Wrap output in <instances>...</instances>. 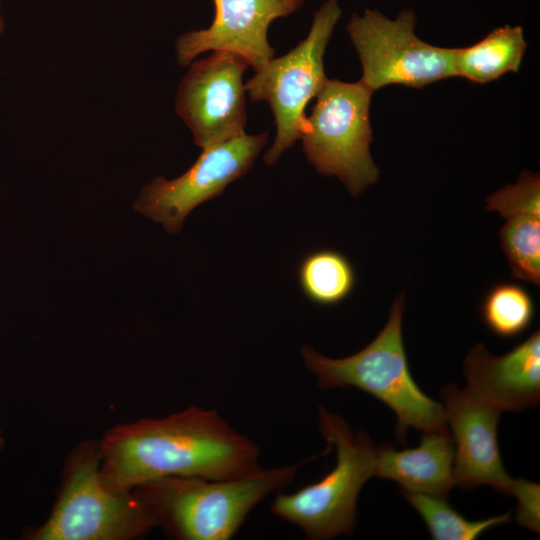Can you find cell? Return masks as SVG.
Wrapping results in <instances>:
<instances>
[{"mask_svg":"<svg viewBox=\"0 0 540 540\" xmlns=\"http://www.w3.org/2000/svg\"><path fill=\"white\" fill-rule=\"evenodd\" d=\"M99 443H85L70 456L51 516L29 535L35 540H125L140 536L158 522L132 490L116 493L100 479Z\"/></svg>","mask_w":540,"mask_h":540,"instance_id":"5","label":"cell"},{"mask_svg":"<svg viewBox=\"0 0 540 540\" xmlns=\"http://www.w3.org/2000/svg\"><path fill=\"white\" fill-rule=\"evenodd\" d=\"M249 66L241 55L223 50L191 64L179 85L175 110L197 146L205 149L245 133L242 79Z\"/></svg>","mask_w":540,"mask_h":540,"instance_id":"10","label":"cell"},{"mask_svg":"<svg viewBox=\"0 0 540 540\" xmlns=\"http://www.w3.org/2000/svg\"><path fill=\"white\" fill-rule=\"evenodd\" d=\"M340 16L337 0H327L314 14L307 37L287 54L269 60L244 84L250 100L266 102L274 115L276 136L264 155L269 166L300 139L305 129V107L328 80L323 57Z\"/></svg>","mask_w":540,"mask_h":540,"instance_id":"7","label":"cell"},{"mask_svg":"<svg viewBox=\"0 0 540 540\" xmlns=\"http://www.w3.org/2000/svg\"><path fill=\"white\" fill-rule=\"evenodd\" d=\"M402 494L421 515L435 540H474L492 527L510 520V513L470 521L454 510L446 499L422 493Z\"/></svg>","mask_w":540,"mask_h":540,"instance_id":"18","label":"cell"},{"mask_svg":"<svg viewBox=\"0 0 540 540\" xmlns=\"http://www.w3.org/2000/svg\"><path fill=\"white\" fill-rule=\"evenodd\" d=\"M454 442L447 432H427L418 447H377L374 476L397 482L403 491L447 499L454 486Z\"/></svg>","mask_w":540,"mask_h":540,"instance_id":"15","label":"cell"},{"mask_svg":"<svg viewBox=\"0 0 540 540\" xmlns=\"http://www.w3.org/2000/svg\"><path fill=\"white\" fill-rule=\"evenodd\" d=\"M298 465L258 471L235 479L170 476L133 491L151 509L158 527L181 540H228L250 511L288 485Z\"/></svg>","mask_w":540,"mask_h":540,"instance_id":"3","label":"cell"},{"mask_svg":"<svg viewBox=\"0 0 540 540\" xmlns=\"http://www.w3.org/2000/svg\"><path fill=\"white\" fill-rule=\"evenodd\" d=\"M535 314L530 293L514 283L494 285L481 304V318L498 337L511 338L524 332Z\"/></svg>","mask_w":540,"mask_h":540,"instance_id":"19","label":"cell"},{"mask_svg":"<svg viewBox=\"0 0 540 540\" xmlns=\"http://www.w3.org/2000/svg\"><path fill=\"white\" fill-rule=\"evenodd\" d=\"M297 276L304 296L322 306L345 300L356 282L355 270L348 258L331 249L307 254L298 266Z\"/></svg>","mask_w":540,"mask_h":540,"instance_id":"17","label":"cell"},{"mask_svg":"<svg viewBox=\"0 0 540 540\" xmlns=\"http://www.w3.org/2000/svg\"><path fill=\"white\" fill-rule=\"evenodd\" d=\"M466 390L477 400L503 411L534 408L540 400V331L502 356H493L482 343L463 363Z\"/></svg>","mask_w":540,"mask_h":540,"instance_id":"13","label":"cell"},{"mask_svg":"<svg viewBox=\"0 0 540 540\" xmlns=\"http://www.w3.org/2000/svg\"><path fill=\"white\" fill-rule=\"evenodd\" d=\"M486 210L497 211L506 222L500 244L514 279L540 285V178L524 171L513 185H505L486 199Z\"/></svg>","mask_w":540,"mask_h":540,"instance_id":"14","label":"cell"},{"mask_svg":"<svg viewBox=\"0 0 540 540\" xmlns=\"http://www.w3.org/2000/svg\"><path fill=\"white\" fill-rule=\"evenodd\" d=\"M373 92L361 81L328 79L316 96L300 137L303 151L316 171L337 176L354 196L379 177L369 150Z\"/></svg>","mask_w":540,"mask_h":540,"instance_id":"6","label":"cell"},{"mask_svg":"<svg viewBox=\"0 0 540 540\" xmlns=\"http://www.w3.org/2000/svg\"><path fill=\"white\" fill-rule=\"evenodd\" d=\"M404 306L401 293L383 329L351 356L332 359L308 346L301 350L320 388L356 387L385 403L397 417L395 434L401 444L410 427L425 433L448 431L443 404L426 395L411 375L402 334Z\"/></svg>","mask_w":540,"mask_h":540,"instance_id":"2","label":"cell"},{"mask_svg":"<svg viewBox=\"0 0 540 540\" xmlns=\"http://www.w3.org/2000/svg\"><path fill=\"white\" fill-rule=\"evenodd\" d=\"M440 397L454 442V485L462 490L489 485L513 496L518 479L503 467L497 440L500 412L482 403L466 389L445 386Z\"/></svg>","mask_w":540,"mask_h":540,"instance_id":"11","label":"cell"},{"mask_svg":"<svg viewBox=\"0 0 540 540\" xmlns=\"http://www.w3.org/2000/svg\"><path fill=\"white\" fill-rule=\"evenodd\" d=\"M99 445L101 482L116 493L163 477L227 480L261 469L255 443L216 411L199 407L117 425Z\"/></svg>","mask_w":540,"mask_h":540,"instance_id":"1","label":"cell"},{"mask_svg":"<svg viewBox=\"0 0 540 540\" xmlns=\"http://www.w3.org/2000/svg\"><path fill=\"white\" fill-rule=\"evenodd\" d=\"M267 139L268 132L243 133L203 149L194 164L178 178L158 177L145 185L134 208L161 223L167 232H179L194 208L221 195L230 183L248 172Z\"/></svg>","mask_w":540,"mask_h":540,"instance_id":"9","label":"cell"},{"mask_svg":"<svg viewBox=\"0 0 540 540\" xmlns=\"http://www.w3.org/2000/svg\"><path fill=\"white\" fill-rule=\"evenodd\" d=\"M318 415L321 434L336 447L337 463L318 482L292 494L279 493L271 511L310 539H330L353 533L357 498L374 476L377 447L365 432L354 433L339 415L322 406Z\"/></svg>","mask_w":540,"mask_h":540,"instance_id":"4","label":"cell"},{"mask_svg":"<svg viewBox=\"0 0 540 540\" xmlns=\"http://www.w3.org/2000/svg\"><path fill=\"white\" fill-rule=\"evenodd\" d=\"M0 3H1V1H0ZM4 28H5L4 20H3L2 16L0 15V35L3 33Z\"/></svg>","mask_w":540,"mask_h":540,"instance_id":"21","label":"cell"},{"mask_svg":"<svg viewBox=\"0 0 540 540\" xmlns=\"http://www.w3.org/2000/svg\"><path fill=\"white\" fill-rule=\"evenodd\" d=\"M212 24L176 39L177 61L189 65L206 51H230L244 57L256 71L274 56L267 31L277 18L295 12L304 0H213Z\"/></svg>","mask_w":540,"mask_h":540,"instance_id":"12","label":"cell"},{"mask_svg":"<svg viewBox=\"0 0 540 540\" xmlns=\"http://www.w3.org/2000/svg\"><path fill=\"white\" fill-rule=\"evenodd\" d=\"M526 46L521 26L494 29L478 43L455 49L456 76L485 84L506 72H517Z\"/></svg>","mask_w":540,"mask_h":540,"instance_id":"16","label":"cell"},{"mask_svg":"<svg viewBox=\"0 0 540 540\" xmlns=\"http://www.w3.org/2000/svg\"><path fill=\"white\" fill-rule=\"evenodd\" d=\"M415 23L411 10L395 20L371 10L352 15L347 31L362 65L360 81L372 91L391 84L421 88L456 76L455 49L423 42L414 33Z\"/></svg>","mask_w":540,"mask_h":540,"instance_id":"8","label":"cell"},{"mask_svg":"<svg viewBox=\"0 0 540 540\" xmlns=\"http://www.w3.org/2000/svg\"><path fill=\"white\" fill-rule=\"evenodd\" d=\"M517 500L516 520L518 523L534 532H539L540 518V487L525 479H518L513 493Z\"/></svg>","mask_w":540,"mask_h":540,"instance_id":"20","label":"cell"},{"mask_svg":"<svg viewBox=\"0 0 540 540\" xmlns=\"http://www.w3.org/2000/svg\"><path fill=\"white\" fill-rule=\"evenodd\" d=\"M3 446H4V438L2 437V433L0 430V451L2 450Z\"/></svg>","mask_w":540,"mask_h":540,"instance_id":"22","label":"cell"}]
</instances>
